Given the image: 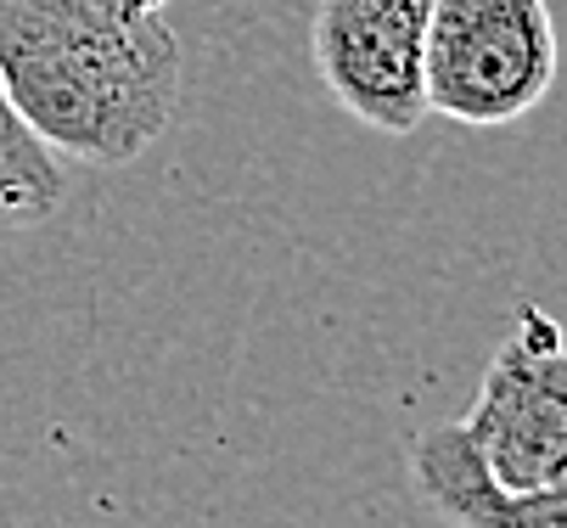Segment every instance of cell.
Masks as SVG:
<instances>
[{
  "label": "cell",
  "instance_id": "6da1fadb",
  "mask_svg": "<svg viewBox=\"0 0 567 528\" xmlns=\"http://www.w3.org/2000/svg\"><path fill=\"white\" fill-rule=\"evenodd\" d=\"M0 85L56 158L135 164L186 91L169 0H0Z\"/></svg>",
  "mask_w": 567,
  "mask_h": 528
},
{
  "label": "cell",
  "instance_id": "7a4b0ae2",
  "mask_svg": "<svg viewBox=\"0 0 567 528\" xmlns=\"http://www.w3.org/2000/svg\"><path fill=\"white\" fill-rule=\"evenodd\" d=\"M561 68L545 0H433L427 18V113L501 130L528 118Z\"/></svg>",
  "mask_w": 567,
  "mask_h": 528
},
{
  "label": "cell",
  "instance_id": "3957f363",
  "mask_svg": "<svg viewBox=\"0 0 567 528\" xmlns=\"http://www.w3.org/2000/svg\"><path fill=\"white\" fill-rule=\"evenodd\" d=\"M461 433L501 489H545L567 473V338L556 315L539 304L517 310Z\"/></svg>",
  "mask_w": 567,
  "mask_h": 528
},
{
  "label": "cell",
  "instance_id": "277c9868",
  "mask_svg": "<svg viewBox=\"0 0 567 528\" xmlns=\"http://www.w3.org/2000/svg\"><path fill=\"white\" fill-rule=\"evenodd\" d=\"M433 0H315L309 56L332 102L377 130L411 135L427 118Z\"/></svg>",
  "mask_w": 567,
  "mask_h": 528
},
{
  "label": "cell",
  "instance_id": "5b68a950",
  "mask_svg": "<svg viewBox=\"0 0 567 528\" xmlns=\"http://www.w3.org/2000/svg\"><path fill=\"white\" fill-rule=\"evenodd\" d=\"M411 478L450 528H567V473L545 489H501L461 422L411 438Z\"/></svg>",
  "mask_w": 567,
  "mask_h": 528
},
{
  "label": "cell",
  "instance_id": "8992f818",
  "mask_svg": "<svg viewBox=\"0 0 567 528\" xmlns=\"http://www.w3.org/2000/svg\"><path fill=\"white\" fill-rule=\"evenodd\" d=\"M68 203L62 158L0 85V231H34Z\"/></svg>",
  "mask_w": 567,
  "mask_h": 528
}]
</instances>
